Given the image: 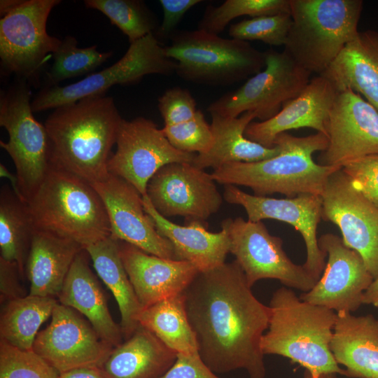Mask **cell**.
<instances>
[{"mask_svg":"<svg viewBox=\"0 0 378 378\" xmlns=\"http://www.w3.org/2000/svg\"><path fill=\"white\" fill-rule=\"evenodd\" d=\"M234 260L200 272L183 292L198 353L215 373L242 369L249 378H265L261 341L270 308L253 294Z\"/></svg>","mask_w":378,"mask_h":378,"instance_id":"1","label":"cell"},{"mask_svg":"<svg viewBox=\"0 0 378 378\" xmlns=\"http://www.w3.org/2000/svg\"><path fill=\"white\" fill-rule=\"evenodd\" d=\"M122 119L113 99L105 95L55 108L44 124L54 164L90 184L103 180Z\"/></svg>","mask_w":378,"mask_h":378,"instance_id":"2","label":"cell"},{"mask_svg":"<svg viewBox=\"0 0 378 378\" xmlns=\"http://www.w3.org/2000/svg\"><path fill=\"white\" fill-rule=\"evenodd\" d=\"M328 144V137L320 132L306 136L283 132L274 141L280 148L276 155L254 162L227 163L211 174L216 183L246 186L257 196L321 195L329 176L342 168L314 162L313 154L325 150Z\"/></svg>","mask_w":378,"mask_h":378,"instance_id":"3","label":"cell"},{"mask_svg":"<svg viewBox=\"0 0 378 378\" xmlns=\"http://www.w3.org/2000/svg\"><path fill=\"white\" fill-rule=\"evenodd\" d=\"M269 307V326L261 341L264 355L287 358L314 374L346 376L330 349L335 311L305 302L286 286L274 292Z\"/></svg>","mask_w":378,"mask_h":378,"instance_id":"4","label":"cell"},{"mask_svg":"<svg viewBox=\"0 0 378 378\" xmlns=\"http://www.w3.org/2000/svg\"><path fill=\"white\" fill-rule=\"evenodd\" d=\"M27 204L37 230L73 240L84 249L111 235L108 214L96 190L55 165Z\"/></svg>","mask_w":378,"mask_h":378,"instance_id":"5","label":"cell"},{"mask_svg":"<svg viewBox=\"0 0 378 378\" xmlns=\"http://www.w3.org/2000/svg\"><path fill=\"white\" fill-rule=\"evenodd\" d=\"M361 0H290L287 52L311 74H322L358 34Z\"/></svg>","mask_w":378,"mask_h":378,"instance_id":"6","label":"cell"},{"mask_svg":"<svg viewBox=\"0 0 378 378\" xmlns=\"http://www.w3.org/2000/svg\"><path fill=\"white\" fill-rule=\"evenodd\" d=\"M165 55L176 62L181 79L196 84L227 86L253 76L265 67L264 52L248 42L225 38L201 29L176 31Z\"/></svg>","mask_w":378,"mask_h":378,"instance_id":"7","label":"cell"},{"mask_svg":"<svg viewBox=\"0 0 378 378\" xmlns=\"http://www.w3.org/2000/svg\"><path fill=\"white\" fill-rule=\"evenodd\" d=\"M29 85L19 79L0 96V125L8 134L0 146L15 164L19 198L26 203L55 166L46 128L33 115Z\"/></svg>","mask_w":378,"mask_h":378,"instance_id":"8","label":"cell"},{"mask_svg":"<svg viewBox=\"0 0 378 378\" xmlns=\"http://www.w3.org/2000/svg\"><path fill=\"white\" fill-rule=\"evenodd\" d=\"M60 0H17L0 19V63L5 74L29 85L39 82L45 64L62 40L48 34L51 10Z\"/></svg>","mask_w":378,"mask_h":378,"instance_id":"9","label":"cell"},{"mask_svg":"<svg viewBox=\"0 0 378 378\" xmlns=\"http://www.w3.org/2000/svg\"><path fill=\"white\" fill-rule=\"evenodd\" d=\"M176 68V62L165 55L164 46L151 33L130 43L125 55L111 66L65 86L45 87L31 100V108L34 113L55 109L104 95L113 85L136 83L146 75L170 76Z\"/></svg>","mask_w":378,"mask_h":378,"instance_id":"10","label":"cell"},{"mask_svg":"<svg viewBox=\"0 0 378 378\" xmlns=\"http://www.w3.org/2000/svg\"><path fill=\"white\" fill-rule=\"evenodd\" d=\"M265 65L240 88L211 102L206 110L222 116L236 118L253 111L264 121L274 116L288 101L308 84L311 74L287 52L269 49L264 52Z\"/></svg>","mask_w":378,"mask_h":378,"instance_id":"11","label":"cell"},{"mask_svg":"<svg viewBox=\"0 0 378 378\" xmlns=\"http://www.w3.org/2000/svg\"><path fill=\"white\" fill-rule=\"evenodd\" d=\"M220 225L227 233L230 253L250 286L262 279H276L287 288L306 293L316 284L303 265H296L288 258L282 239L272 235L262 221L228 218Z\"/></svg>","mask_w":378,"mask_h":378,"instance_id":"12","label":"cell"},{"mask_svg":"<svg viewBox=\"0 0 378 378\" xmlns=\"http://www.w3.org/2000/svg\"><path fill=\"white\" fill-rule=\"evenodd\" d=\"M116 150L108 161V173L132 184L143 196L153 176L173 162L192 163L195 153L174 148L162 129L151 120L137 117L122 119L116 138Z\"/></svg>","mask_w":378,"mask_h":378,"instance_id":"13","label":"cell"},{"mask_svg":"<svg viewBox=\"0 0 378 378\" xmlns=\"http://www.w3.org/2000/svg\"><path fill=\"white\" fill-rule=\"evenodd\" d=\"M204 169L189 162H173L161 167L150 179L146 195L163 217H183L186 224L200 223L218 212L223 196Z\"/></svg>","mask_w":378,"mask_h":378,"instance_id":"14","label":"cell"},{"mask_svg":"<svg viewBox=\"0 0 378 378\" xmlns=\"http://www.w3.org/2000/svg\"><path fill=\"white\" fill-rule=\"evenodd\" d=\"M322 219L340 229L344 244L362 257L378 277V206L357 190L342 168L332 174L321 195Z\"/></svg>","mask_w":378,"mask_h":378,"instance_id":"15","label":"cell"},{"mask_svg":"<svg viewBox=\"0 0 378 378\" xmlns=\"http://www.w3.org/2000/svg\"><path fill=\"white\" fill-rule=\"evenodd\" d=\"M328 144L318 164L342 167L360 158L378 155V111L352 90L337 91L326 123Z\"/></svg>","mask_w":378,"mask_h":378,"instance_id":"16","label":"cell"},{"mask_svg":"<svg viewBox=\"0 0 378 378\" xmlns=\"http://www.w3.org/2000/svg\"><path fill=\"white\" fill-rule=\"evenodd\" d=\"M223 199L241 206L253 222L274 219L292 225L302 235L306 246V270L318 280L327 255L318 246L317 227L322 219L321 195L301 194L293 197L274 198L248 194L233 185L225 186Z\"/></svg>","mask_w":378,"mask_h":378,"instance_id":"17","label":"cell"},{"mask_svg":"<svg viewBox=\"0 0 378 378\" xmlns=\"http://www.w3.org/2000/svg\"><path fill=\"white\" fill-rule=\"evenodd\" d=\"M113 347L104 342L89 321L57 302L49 325L38 332L33 350L59 373L97 367Z\"/></svg>","mask_w":378,"mask_h":378,"instance_id":"18","label":"cell"},{"mask_svg":"<svg viewBox=\"0 0 378 378\" xmlns=\"http://www.w3.org/2000/svg\"><path fill=\"white\" fill-rule=\"evenodd\" d=\"M318 242L328 260L315 286L300 298L336 313L356 311L363 304V294L373 276L360 255L347 247L337 235L324 234Z\"/></svg>","mask_w":378,"mask_h":378,"instance_id":"19","label":"cell"},{"mask_svg":"<svg viewBox=\"0 0 378 378\" xmlns=\"http://www.w3.org/2000/svg\"><path fill=\"white\" fill-rule=\"evenodd\" d=\"M91 185L105 205L114 238L148 253L176 260L172 243L158 232L144 209L142 195L132 184L109 173Z\"/></svg>","mask_w":378,"mask_h":378,"instance_id":"20","label":"cell"},{"mask_svg":"<svg viewBox=\"0 0 378 378\" xmlns=\"http://www.w3.org/2000/svg\"><path fill=\"white\" fill-rule=\"evenodd\" d=\"M337 93L328 78L317 75L274 116L264 121H252L246 129L245 136L267 148L274 146L277 135L293 129L309 127L327 136L326 123Z\"/></svg>","mask_w":378,"mask_h":378,"instance_id":"21","label":"cell"},{"mask_svg":"<svg viewBox=\"0 0 378 378\" xmlns=\"http://www.w3.org/2000/svg\"><path fill=\"white\" fill-rule=\"evenodd\" d=\"M118 241L122 263L143 309L183 293L200 272L189 262L160 258Z\"/></svg>","mask_w":378,"mask_h":378,"instance_id":"22","label":"cell"},{"mask_svg":"<svg viewBox=\"0 0 378 378\" xmlns=\"http://www.w3.org/2000/svg\"><path fill=\"white\" fill-rule=\"evenodd\" d=\"M88 257L84 249L74 259L58 295L59 302L83 314L99 337L115 348L123 342V335L111 316Z\"/></svg>","mask_w":378,"mask_h":378,"instance_id":"23","label":"cell"},{"mask_svg":"<svg viewBox=\"0 0 378 378\" xmlns=\"http://www.w3.org/2000/svg\"><path fill=\"white\" fill-rule=\"evenodd\" d=\"M338 365L352 378H378V318L337 313L330 344Z\"/></svg>","mask_w":378,"mask_h":378,"instance_id":"24","label":"cell"},{"mask_svg":"<svg viewBox=\"0 0 378 378\" xmlns=\"http://www.w3.org/2000/svg\"><path fill=\"white\" fill-rule=\"evenodd\" d=\"M146 212L153 218L158 232L172 244L177 260L192 264L200 272L213 270L225 262L229 240L226 232H212L204 224H176L161 216L147 195L142 197Z\"/></svg>","mask_w":378,"mask_h":378,"instance_id":"25","label":"cell"},{"mask_svg":"<svg viewBox=\"0 0 378 378\" xmlns=\"http://www.w3.org/2000/svg\"><path fill=\"white\" fill-rule=\"evenodd\" d=\"M177 353L139 325L113 348L99 367L105 378H159L174 365Z\"/></svg>","mask_w":378,"mask_h":378,"instance_id":"26","label":"cell"},{"mask_svg":"<svg viewBox=\"0 0 378 378\" xmlns=\"http://www.w3.org/2000/svg\"><path fill=\"white\" fill-rule=\"evenodd\" d=\"M337 91L363 95L378 111V31H358L322 74Z\"/></svg>","mask_w":378,"mask_h":378,"instance_id":"27","label":"cell"},{"mask_svg":"<svg viewBox=\"0 0 378 378\" xmlns=\"http://www.w3.org/2000/svg\"><path fill=\"white\" fill-rule=\"evenodd\" d=\"M83 250L73 240L36 230L25 270L29 295L58 297L74 259Z\"/></svg>","mask_w":378,"mask_h":378,"instance_id":"28","label":"cell"},{"mask_svg":"<svg viewBox=\"0 0 378 378\" xmlns=\"http://www.w3.org/2000/svg\"><path fill=\"white\" fill-rule=\"evenodd\" d=\"M211 129L214 144L206 153L196 155L192 164L202 169H216L230 162H254L272 158L280 148L265 147L245 136L247 126L256 118L253 111H246L236 118L211 113Z\"/></svg>","mask_w":378,"mask_h":378,"instance_id":"29","label":"cell"},{"mask_svg":"<svg viewBox=\"0 0 378 378\" xmlns=\"http://www.w3.org/2000/svg\"><path fill=\"white\" fill-rule=\"evenodd\" d=\"M119 241L111 234L85 248L94 269L113 295L120 314L124 340L139 326L138 316L143 309L130 282L119 252Z\"/></svg>","mask_w":378,"mask_h":378,"instance_id":"30","label":"cell"},{"mask_svg":"<svg viewBox=\"0 0 378 378\" xmlns=\"http://www.w3.org/2000/svg\"><path fill=\"white\" fill-rule=\"evenodd\" d=\"M36 229L27 204L7 186L0 191V258L18 264L25 276L27 260Z\"/></svg>","mask_w":378,"mask_h":378,"instance_id":"31","label":"cell"},{"mask_svg":"<svg viewBox=\"0 0 378 378\" xmlns=\"http://www.w3.org/2000/svg\"><path fill=\"white\" fill-rule=\"evenodd\" d=\"M137 321L177 354L198 352L195 334L186 313L183 293L144 308Z\"/></svg>","mask_w":378,"mask_h":378,"instance_id":"32","label":"cell"},{"mask_svg":"<svg viewBox=\"0 0 378 378\" xmlns=\"http://www.w3.org/2000/svg\"><path fill=\"white\" fill-rule=\"evenodd\" d=\"M57 302L55 298L31 295L8 301L1 313V340L32 350L39 328L51 316Z\"/></svg>","mask_w":378,"mask_h":378,"instance_id":"33","label":"cell"},{"mask_svg":"<svg viewBox=\"0 0 378 378\" xmlns=\"http://www.w3.org/2000/svg\"><path fill=\"white\" fill-rule=\"evenodd\" d=\"M77 45V40L72 36L62 40L46 74V87L56 86L64 80L88 74L112 55L111 52L97 50L96 46L80 48Z\"/></svg>","mask_w":378,"mask_h":378,"instance_id":"34","label":"cell"},{"mask_svg":"<svg viewBox=\"0 0 378 378\" xmlns=\"http://www.w3.org/2000/svg\"><path fill=\"white\" fill-rule=\"evenodd\" d=\"M84 4L105 15L127 36L130 43L154 34L159 27L155 15L142 1L85 0Z\"/></svg>","mask_w":378,"mask_h":378,"instance_id":"35","label":"cell"},{"mask_svg":"<svg viewBox=\"0 0 378 378\" xmlns=\"http://www.w3.org/2000/svg\"><path fill=\"white\" fill-rule=\"evenodd\" d=\"M290 13V0H226L218 6L209 5L197 29L218 35L236 18H256Z\"/></svg>","mask_w":378,"mask_h":378,"instance_id":"36","label":"cell"},{"mask_svg":"<svg viewBox=\"0 0 378 378\" xmlns=\"http://www.w3.org/2000/svg\"><path fill=\"white\" fill-rule=\"evenodd\" d=\"M59 374L33 349L0 341V378H59Z\"/></svg>","mask_w":378,"mask_h":378,"instance_id":"37","label":"cell"},{"mask_svg":"<svg viewBox=\"0 0 378 378\" xmlns=\"http://www.w3.org/2000/svg\"><path fill=\"white\" fill-rule=\"evenodd\" d=\"M292 24L290 13L246 19L230 26L232 38L258 40L271 46H284Z\"/></svg>","mask_w":378,"mask_h":378,"instance_id":"38","label":"cell"},{"mask_svg":"<svg viewBox=\"0 0 378 378\" xmlns=\"http://www.w3.org/2000/svg\"><path fill=\"white\" fill-rule=\"evenodd\" d=\"M162 131L174 148L186 153L204 154L211 149L214 144L211 125L200 109L191 120L164 126Z\"/></svg>","mask_w":378,"mask_h":378,"instance_id":"39","label":"cell"},{"mask_svg":"<svg viewBox=\"0 0 378 378\" xmlns=\"http://www.w3.org/2000/svg\"><path fill=\"white\" fill-rule=\"evenodd\" d=\"M159 111L164 125H174L188 121L197 113V103L190 92L178 86L167 90L158 98Z\"/></svg>","mask_w":378,"mask_h":378,"instance_id":"40","label":"cell"},{"mask_svg":"<svg viewBox=\"0 0 378 378\" xmlns=\"http://www.w3.org/2000/svg\"><path fill=\"white\" fill-rule=\"evenodd\" d=\"M342 169L354 188L378 206V155L351 161Z\"/></svg>","mask_w":378,"mask_h":378,"instance_id":"41","label":"cell"},{"mask_svg":"<svg viewBox=\"0 0 378 378\" xmlns=\"http://www.w3.org/2000/svg\"><path fill=\"white\" fill-rule=\"evenodd\" d=\"M159 378H220L203 361L198 352L177 354L170 369Z\"/></svg>","mask_w":378,"mask_h":378,"instance_id":"42","label":"cell"},{"mask_svg":"<svg viewBox=\"0 0 378 378\" xmlns=\"http://www.w3.org/2000/svg\"><path fill=\"white\" fill-rule=\"evenodd\" d=\"M202 0H160V4L163 10V19L162 23L154 33L159 40L171 38L176 31L175 29L185 14L192 7L199 4Z\"/></svg>","mask_w":378,"mask_h":378,"instance_id":"43","label":"cell"},{"mask_svg":"<svg viewBox=\"0 0 378 378\" xmlns=\"http://www.w3.org/2000/svg\"><path fill=\"white\" fill-rule=\"evenodd\" d=\"M21 278L18 265L0 258L1 301H8L22 297L20 284Z\"/></svg>","mask_w":378,"mask_h":378,"instance_id":"44","label":"cell"},{"mask_svg":"<svg viewBox=\"0 0 378 378\" xmlns=\"http://www.w3.org/2000/svg\"><path fill=\"white\" fill-rule=\"evenodd\" d=\"M59 378H105L97 367H85L59 374Z\"/></svg>","mask_w":378,"mask_h":378,"instance_id":"45","label":"cell"},{"mask_svg":"<svg viewBox=\"0 0 378 378\" xmlns=\"http://www.w3.org/2000/svg\"><path fill=\"white\" fill-rule=\"evenodd\" d=\"M363 304L378 307V277L373 280L363 294Z\"/></svg>","mask_w":378,"mask_h":378,"instance_id":"46","label":"cell"},{"mask_svg":"<svg viewBox=\"0 0 378 378\" xmlns=\"http://www.w3.org/2000/svg\"><path fill=\"white\" fill-rule=\"evenodd\" d=\"M0 175L1 177L7 178L8 179L10 180V181H11L12 189L19 197L20 193H19V189H18V180L17 176L11 174L6 169V167L2 164H0Z\"/></svg>","mask_w":378,"mask_h":378,"instance_id":"47","label":"cell"},{"mask_svg":"<svg viewBox=\"0 0 378 378\" xmlns=\"http://www.w3.org/2000/svg\"><path fill=\"white\" fill-rule=\"evenodd\" d=\"M303 378H339L337 374L335 373H323L320 374H314L304 370Z\"/></svg>","mask_w":378,"mask_h":378,"instance_id":"48","label":"cell"}]
</instances>
